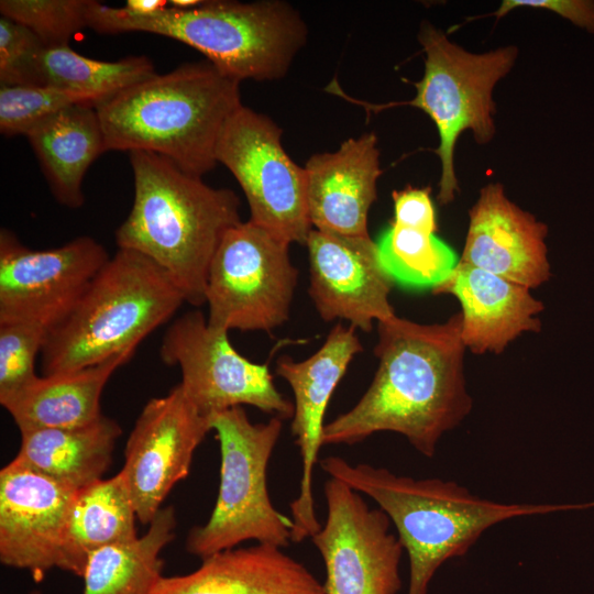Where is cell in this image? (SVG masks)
<instances>
[{
    "instance_id": "6da1fadb",
    "label": "cell",
    "mask_w": 594,
    "mask_h": 594,
    "mask_svg": "<svg viewBox=\"0 0 594 594\" xmlns=\"http://www.w3.org/2000/svg\"><path fill=\"white\" fill-rule=\"evenodd\" d=\"M462 315L422 324L394 316L377 322L378 366L366 392L323 427L322 444H355L374 433L404 436L432 458L442 436L470 414Z\"/></svg>"
},
{
    "instance_id": "7a4b0ae2",
    "label": "cell",
    "mask_w": 594,
    "mask_h": 594,
    "mask_svg": "<svg viewBox=\"0 0 594 594\" xmlns=\"http://www.w3.org/2000/svg\"><path fill=\"white\" fill-rule=\"evenodd\" d=\"M134 198L116 231L119 249L157 264L191 306L205 305L211 260L229 229L241 222L238 195L213 188L165 156L128 153Z\"/></svg>"
},
{
    "instance_id": "3957f363",
    "label": "cell",
    "mask_w": 594,
    "mask_h": 594,
    "mask_svg": "<svg viewBox=\"0 0 594 594\" xmlns=\"http://www.w3.org/2000/svg\"><path fill=\"white\" fill-rule=\"evenodd\" d=\"M320 466L330 477L369 496L389 517L409 559L407 594H427L442 563L466 554L499 522L594 506L501 503L472 494L453 481L397 475L367 463L352 464L338 455L323 458Z\"/></svg>"
},
{
    "instance_id": "277c9868",
    "label": "cell",
    "mask_w": 594,
    "mask_h": 594,
    "mask_svg": "<svg viewBox=\"0 0 594 594\" xmlns=\"http://www.w3.org/2000/svg\"><path fill=\"white\" fill-rule=\"evenodd\" d=\"M242 106L240 81L210 62L155 74L96 107L106 151L151 152L202 177L221 131Z\"/></svg>"
},
{
    "instance_id": "5b68a950",
    "label": "cell",
    "mask_w": 594,
    "mask_h": 594,
    "mask_svg": "<svg viewBox=\"0 0 594 594\" xmlns=\"http://www.w3.org/2000/svg\"><path fill=\"white\" fill-rule=\"evenodd\" d=\"M87 26L102 34L146 32L179 41L202 53L221 73L241 82L284 77L307 40V26L288 2L202 1L136 16L90 0Z\"/></svg>"
},
{
    "instance_id": "8992f818",
    "label": "cell",
    "mask_w": 594,
    "mask_h": 594,
    "mask_svg": "<svg viewBox=\"0 0 594 594\" xmlns=\"http://www.w3.org/2000/svg\"><path fill=\"white\" fill-rule=\"evenodd\" d=\"M186 302L153 261L118 249L69 315L48 331L41 353L42 375L99 364L140 342Z\"/></svg>"
},
{
    "instance_id": "52a82bcc",
    "label": "cell",
    "mask_w": 594,
    "mask_h": 594,
    "mask_svg": "<svg viewBox=\"0 0 594 594\" xmlns=\"http://www.w3.org/2000/svg\"><path fill=\"white\" fill-rule=\"evenodd\" d=\"M210 419L220 443L219 492L208 521L190 529L187 551L202 560L248 540L286 548L294 522L274 507L266 482L283 420L253 424L242 407Z\"/></svg>"
},
{
    "instance_id": "ba28073f",
    "label": "cell",
    "mask_w": 594,
    "mask_h": 594,
    "mask_svg": "<svg viewBox=\"0 0 594 594\" xmlns=\"http://www.w3.org/2000/svg\"><path fill=\"white\" fill-rule=\"evenodd\" d=\"M418 40L426 58L424 77L414 82L415 98L380 106L359 103L374 111L407 105L421 109L431 118L439 134V145L435 150L441 163L438 200L448 205L459 190L453 165L459 136L471 131L479 144L493 139V90L513 68L518 48L505 46L483 54L470 53L429 22L421 23Z\"/></svg>"
},
{
    "instance_id": "9c48e42d",
    "label": "cell",
    "mask_w": 594,
    "mask_h": 594,
    "mask_svg": "<svg viewBox=\"0 0 594 594\" xmlns=\"http://www.w3.org/2000/svg\"><path fill=\"white\" fill-rule=\"evenodd\" d=\"M298 271L289 244L251 222L232 227L209 266L205 304L209 327L271 332L289 319Z\"/></svg>"
},
{
    "instance_id": "30bf717a",
    "label": "cell",
    "mask_w": 594,
    "mask_h": 594,
    "mask_svg": "<svg viewBox=\"0 0 594 594\" xmlns=\"http://www.w3.org/2000/svg\"><path fill=\"white\" fill-rule=\"evenodd\" d=\"M216 160L241 186L251 222L288 244L306 243L314 229L306 172L283 148L282 129L271 118L242 105L221 131Z\"/></svg>"
},
{
    "instance_id": "8fae6325",
    "label": "cell",
    "mask_w": 594,
    "mask_h": 594,
    "mask_svg": "<svg viewBox=\"0 0 594 594\" xmlns=\"http://www.w3.org/2000/svg\"><path fill=\"white\" fill-rule=\"evenodd\" d=\"M161 360L178 366L185 396L205 417L249 405L282 420L294 403L276 388L266 364L254 363L231 345L228 332L209 327L199 310L174 320L163 336Z\"/></svg>"
},
{
    "instance_id": "7c38bea8",
    "label": "cell",
    "mask_w": 594,
    "mask_h": 594,
    "mask_svg": "<svg viewBox=\"0 0 594 594\" xmlns=\"http://www.w3.org/2000/svg\"><path fill=\"white\" fill-rule=\"evenodd\" d=\"M323 493L327 518L311 541L326 566V594H397L404 548L389 517L338 479Z\"/></svg>"
},
{
    "instance_id": "4fadbf2b",
    "label": "cell",
    "mask_w": 594,
    "mask_h": 594,
    "mask_svg": "<svg viewBox=\"0 0 594 594\" xmlns=\"http://www.w3.org/2000/svg\"><path fill=\"white\" fill-rule=\"evenodd\" d=\"M109 255L88 235L48 250H32L0 231V322L22 321L48 331L74 309Z\"/></svg>"
},
{
    "instance_id": "5bb4252c",
    "label": "cell",
    "mask_w": 594,
    "mask_h": 594,
    "mask_svg": "<svg viewBox=\"0 0 594 594\" xmlns=\"http://www.w3.org/2000/svg\"><path fill=\"white\" fill-rule=\"evenodd\" d=\"M211 430V419L195 408L179 384L145 404L120 471L140 522L150 524L170 490L189 474L194 453Z\"/></svg>"
},
{
    "instance_id": "9a60e30c",
    "label": "cell",
    "mask_w": 594,
    "mask_h": 594,
    "mask_svg": "<svg viewBox=\"0 0 594 594\" xmlns=\"http://www.w3.org/2000/svg\"><path fill=\"white\" fill-rule=\"evenodd\" d=\"M355 328L336 324L317 352L302 361L288 355L276 362V374L290 386L295 403L292 433L301 455L298 496L290 503L292 541L311 538L321 528L312 491L314 470L322 444L330 398L353 358L363 350Z\"/></svg>"
},
{
    "instance_id": "2e32d148",
    "label": "cell",
    "mask_w": 594,
    "mask_h": 594,
    "mask_svg": "<svg viewBox=\"0 0 594 594\" xmlns=\"http://www.w3.org/2000/svg\"><path fill=\"white\" fill-rule=\"evenodd\" d=\"M309 296L326 322L342 319L364 332L395 316L394 284L383 267L376 242L312 229L306 240Z\"/></svg>"
},
{
    "instance_id": "e0dca14e",
    "label": "cell",
    "mask_w": 594,
    "mask_h": 594,
    "mask_svg": "<svg viewBox=\"0 0 594 594\" xmlns=\"http://www.w3.org/2000/svg\"><path fill=\"white\" fill-rule=\"evenodd\" d=\"M77 490L14 460L0 471V561L35 581L57 568L67 514Z\"/></svg>"
},
{
    "instance_id": "ac0fdd59",
    "label": "cell",
    "mask_w": 594,
    "mask_h": 594,
    "mask_svg": "<svg viewBox=\"0 0 594 594\" xmlns=\"http://www.w3.org/2000/svg\"><path fill=\"white\" fill-rule=\"evenodd\" d=\"M469 216L460 262L529 289L550 278L546 223L510 201L502 184L483 187Z\"/></svg>"
},
{
    "instance_id": "d6986e66",
    "label": "cell",
    "mask_w": 594,
    "mask_h": 594,
    "mask_svg": "<svg viewBox=\"0 0 594 594\" xmlns=\"http://www.w3.org/2000/svg\"><path fill=\"white\" fill-rule=\"evenodd\" d=\"M304 168L312 228L370 237L367 217L382 175L376 135L351 138L334 152L312 155Z\"/></svg>"
},
{
    "instance_id": "ffe728a7",
    "label": "cell",
    "mask_w": 594,
    "mask_h": 594,
    "mask_svg": "<svg viewBox=\"0 0 594 594\" xmlns=\"http://www.w3.org/2000/svg\"><path fill=\"white\" fill-rule=\"evenodd\" d=\"M431 292L460 301L461 338L472 353L499 354L522 333L541 330L544 306L529 288L460 261Z\"/></svg>"
},
{
    "instance_id": "44dd1931",
    "label": "cell",
    "mask_w": 594,
    "mask_h": 594,
    "mask_svg": "<svg viewBox=\"0 0 594 594\" xmlns=\"http://www.w3.org/2000/svg\"><path fill=\"white\" fill-rule=\"evenodd\" d=\"M148 594H326L323 584L282 548L256 543L202 559L183 575L161 576Z\"/></svg>"
},
{
    "instance_id": "7402d4cb",
    "label": "cell",
    "mask_w": 594,
    "mask_h": 594,
    "mask_svg": "<svg viewBox=\"0 0 594 594\" xmlns=\"http://www.w3.org/2000/svg\"><path fill=\"white\" fill-rule=\"evenodd\" d=\"M134 352L125 351L76 371L37 375L0 404L20 432L91 424L103 416L100 398L106 384Z\"/></svg>"
},
{
    "instance_id": "603a6c76",
    "label": "cell",
    "mask_w": 594,
    "mask_h": 594,
    "mask_svg": "<svg viewBox=\"0 0 594 594\" xmlns=\"http://www.w3.org/2000/svg\"><path fill=\"white\" fill-rule=\"evenodd\" d=\"M25 136L54 198L67 208H80L85 202V175L96 158L107 152L96 107L77 105L66 108Z\"/></svg>"
},
{
    "instance_id": "cb8c5ba5",
    "label": "cell",
    "mask_w": 594,
    "mask_h": 594,
    "mask_svg": "<svg viewBox=\"0 0 594 594\" xmlns=\"http://www.w3.org/2000/svg\"><path fill=\"white\" fill-rule=\"evenodd\" d=\"M20 433L21 443L14 461L78 491L101 480L111 466L122 429L116 420L103 415L85 426Z\"/></svg>"
},
{
    "instance_id": "d4e9b609",
    "label": "cell",
    "mask_w": 594,
    "mask_h": 594,
    "mask_svg": "<svg viewBox=\"0 0 594 594\" xmlns=\"http://www.w3.org/2000/svg\"><path fill=\"white\" fill-rule=\"evenodd\" d=\"M135 520L136 513L120 472L78 490L64 526L57 568L82 578L94 552L139 537Z\"/></svg>"
},
{
    "instance_id": "484cf974",
    "label": "cell",
    "mask_w": 594,
    "mask_h": 594,
    "mask_svg": "<svg viewBox=\"0 0 594 594\" xmlns=\"http://www.w3.org/2000/svg\"><path fill=\"white\" fill-rule=\"evenodd\" d=\"M175 510L162 507L135 540L94 552L82 575V594H148L162 576L161 551L174 539Z\"/></svg>"
},
{
    "instance_id": "4316f807",
    "label": "cell",
    "mask_w": 594,
    "mask_h": 594,
    "mask_svg": "<svg viewBox=\"0 0 594 594\" xmlns=\"http://www.w3.org/2000/svg\"><path fill=\"white\" fill-rule=\"evenodd\" d=\"M38 68L43 85L87 96L96 107L156 74L153 62L144 55L105 62L78 54L68 45L45 47Z\"/></svg>"
},
{
    "instance_id": "83f0119b",
    "label": "cell",
    "mask_w": 594,
    "mask_h": 594,
    "mask_svg": "<svg viewBox=\"0 0 594 594\" xmlns=\"http://www.w3.org/2000/svg\"><path fill=\"white\" fill-rule=\"evenodd\" d=\"M381 263L394 283L435 288L455 268L460 256L433 232L392 223L376 242Z\"/></svg>"
},
{
    "instance_id": "f1b7e54d",
    "label": "cell",
    "mask_w": 594,
    "mask_h": 594,
    "mask_svg": "<svg viewBox=\"0 0 594 594\" xmlns=\"http://www.w3.org/2000/svg\"><path fill=\"white\" fill-rule=\"evenodd\" d=\"M77 105L96 107L87 96L50 85H0V132L6 136L26 135L46 119Z\"/></svg>"
},
{
    "instance_id": "f546056e",
    "label": "cell",
    "mask_w": 594,
    "mask_h": 594,
    "mask_svg": "<svg viewBox=\"0 0 594 594\" xmlns=\"http://www.w3.org/2000/svg\"><path fill=\"white\" fill-rule=\"evenodd\" d=\"M90 0H1V16L31 30L44 47L68 45L87 26Z\"/></svg>"
},
{
    "instance_id": "4dcf8cb0",
    "label": "cell",
    "mask_w": 594,
    "mask_h": 594,
    "mask_svg": "<svg viewBox=\"0 0 594 594\" xmlns=\"http://www.w3.org/2000/svg\"><path fill=\"white\" fill-rule=\"evenodd\" d=\"M48 330L22 321L0 322V402L33 378L35 360L41 355Z\"/></svg>"
},
{
    "instance_id": "1f68e13d",
    "label": "cell",
    "mask_w": 594,
    "mask_h": 594,
    "mask_svg": "<svg viewBox=\"0 0 594 594\" xmlns=\"http://www.w3.org/2000/svg\"><path fill=\"white\" fill-rule=\"evenodd\" d=\"M44 45L24 25L0 19V82L8 86L43 85L40 76V55Z\"/></svg>"
},
{
    "instance_id": "d6a6232c",
    "label": "cell",
    "mask_w": 594,
    "mask_h": 594,
    "mask_svg": "<svg viewBox=\"0 0 594 594\" xmlns=\"http://www.w3.org/2000/svg\"><path fill=\"white\" fill-rule=\"evenodd\" d=\"M392 196L394 224L436 233V212L430 197V188L409 187L393 191Z\"/></svg>"
},
{
    "instance_id": "836d02e7",
    "label": "cell",
    "mask_w": 594,
    "mask_h": 594,
    "mask_svg": "<svg viewBox=\"0 0 594 594\" xmlns=\"http://www.w3.org/2000/svg\"><path fill=\"white\" fill-rule=\"evenodd\" d=\"M521 7L552 11L575 25L594 33V1L591 0H504L492 15L499 19Z\"/></svg>"
},
{
    "instance_id": "e575fe53",
    "label": "cell",
    "mask_w": 594,
    "mask_h": 594,
    "mask_svg": "<svg viewBox=\"0 0 594 594\" xmlns=\"http://www.w3.org/2000/svg\"><path fill=\"white\" fill-rule=\"evenodd\" d=\"M168 7L165 0H128L122 10L131 15L144 16L156 13Z\"/></svg>"
},
{
    "instance_id": "d590c367",
    "label": "cell",
    "mask_w": 594,
    "mask_h": 594,
    "mask_svg": "<svg viewBox=\"0 0 594 594\" xmlns=\"http://www.w3.org/2000/svg\"><path fill=\"white\" fill-rule=\"evenodd\" d=\"M28 594H42V593L40 591L35 590V591H32V592H30Z\"/></svg>"
}]
</instances>
